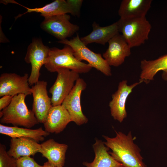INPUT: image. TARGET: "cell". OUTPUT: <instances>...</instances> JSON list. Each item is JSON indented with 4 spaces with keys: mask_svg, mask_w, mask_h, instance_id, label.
I'll return each mask as SVG.
<instances>
[{
    "mask_svg": "<svg viewBox=\"0 0 167 167\" xmlns=\"http://www.w3.org/2000/svg\"><path fill=\"white\" fill-rule=\"evenodd\" d=\"M26 96L21 94L13 97L10 104L0 112L1 124L30 128L39 123L32 110L27 106L25 101Z\"/></svg>",
    "mask_w": 167,
    "mask_h": 167,
    "instance_id": "7a4b0ae2",
    "label": "cell"
},
{
    "mask_svg": "<svg viewBox=\"0 0 167 167\" xmlns=\"http://www.w3.org/2000/svg\"><path fill=\"white\" fill-rule=\"evenodd\" d=\"M141 72L139 81L148 84L154 79L155 75L162 71V77L167 81V54L154 60L143 59L140 62Z\"/></svg>",
    "mask_w": 167,
    "mask_h": 167,
    "instance_id": "9a60e30c",
    "label": "cell"
},
{
    "mask_svg": "<svg viewBox=\"0 0 167 167\" xmlns=\"http://www.w3.org/2000/svg\"><path fill=\"white\" fill-rule=\"evenodd\" d=\"M16 167H43L30 156H25L16 159Z\"/></svg>",
    "mask_w": 167,
    "mask_h": 167,
    "instance_id": "cb8c5ba5",
    "label": "cell"
},
{
    "mask_svg": "<svg viewBox=\"0 0 167 167\" xmlns=\"http://www.w3.org/2000/svg\"><path fill=\"white\" fill-rule=\"evenodd\" d=\"M152 2V0H123L118 14L122 19L146 17Z\"/></svg>",
    "mask_w": 167,
    "mask_h": 167,
    "instance_id": "44dd1931",
    "label": "cell"
},
{
    "mask_svg": "<svg viewBox=\"0 0 167 167\" xmlns=\"http://www.w3.org/2000/svg\"><path fill=\"white\" fill-rule=\"evenodd\" d=\"M27 73L20 76L15 73H3L0 76V96L10 95L14 96L23 94H32L28 83Z\"/></svg>",
    "mask_w": 167,
    "mask_h": 167,
    "instance_id": "30bf717a",
    "label": "cell"
},
{
    "mask_svg": "<svg viewBox=\"0 0 167 167\" xmlns=\"http://www.w3.org/2000/svg\"><path fill=\"white\" fill-rule=\"evenodd\" d=\"M67 14L45 18L41 24V28L60 40L66 39L76 33L79 26L70 21Z\"/></svg>",
    "mask_w": 167,
    "mask_h": 167,
    "instance_id": "ba28073f",
    "label": "cell"
},
{
    "mask_svg": "<svg viewBox=\"0 0 167 167\" xmlns=\"http://www.w3.org/2000/svg\"><path fill=\"white\" fill-rule=\"evenodd\" d=\"M117 22L119 32L131 48L140 46L148 39L152 26L146 17L120 18Z\"/></svg>",
    "mask_w": 167,
    "mask_h": 167,
    "instance_id": "277c9868",
    "label": "cell"
},
{
    "mask_svg": "<svg viewBox=\"0 0 167 167\" xmlns=\"http://www.w3.org/2000/svg\"><path fill=\"white\" fill-rule=\"evenodd\" d=\"M71 122L70 114L61 105L51 106L43 124L45 131L47 132L58 134L62 131Z\"/></svg>",
    "mask_w": 167,
    "mask_h": 167,
    "instance_id": "5bb4252c",
    "label": "cell"
},
{
    "mask_svg": "<svg viewBox=\"0 0 167 167\" xmlns=\"http://www.w3.org/2000/svg\"><path fill=\"white\" fill-rule=\"evenodd\" d=\"M92 27V31L88 35L80 38L86 45L93 43L105 45L119 33L117 22L105 27L100 26L94 22Z\"/></svg>",
    "mask_w": 167,
    "mask_h": 167,
    "instance_id": "d6986e66",
    "label": "cell"
},
{
    "mask_svg": "<svg viewBox=\"0 0 167 167\" xmlns=\"http://www.w3.org/2000/svg\"><path fill=\"white\" fill-rule=\"evenodd\" d=\"M47 70L51 72H57L60 68H65L79 74L86 73L92 67L89 64L77 60L74 55V51L70 46L66 45L62 49L50 48L47 61L44 65Z\"/></svg>",
    "mask_w": 167,
    "mask_h": 167,
    "instance_id": "3957f363",
    "label": "cell"
},
{
    "mask_svg": "<svg viewBox=\"0 0 167 167\" xmlns=\"http://www.w3.org/2000/svg\"><path fill=\"white\" fill-rule=\"evenodd\" d=\"M43 167H63V166H56L53 165L48 161L44 163Z\"/></svg>",
    "mask_w": 167,
    "mask_h": 167,
    "instance_id": "4316f807",
    "label": "cell"
},
{
    "mask_svg": "<svg viewBox=\"0 0 167 167\" xmlns=\"http://www.w3.org/2000/svg\"><path fill=\"white\" fill-rule=\"evenodd\" d=\"M41 144L35 140L26 138H11L10 140V148L7 153L17 159L25 156H34L40 152Z\"/></svg>",
    "mask_w": 167,
    "mask_h": 167,
    "instance_id": "e0dca14e",
    "label": "cell"
},
{
    "mask_svg": "<svg viewBox=\"0 0 167 167\" xmlns=\"http://www.w3.org/2000/svg\"><path fill=\"white\" fill-rule=\"evenodd\" d=\"M142 83L139 81L128 85L126 80L119 82L118 89L112 95V99L109 104L111 115L114 120L122 122L126 117V104L127 99L133 89Z\"/></svg>",
    "mask_w": 167,
    "mask_h": 167,
    "instance_id": "8fae6325",
    "label": "cell"
},
{
    "mask_svg": "<svg viewBox=\"0 0 167 167\" xmlns=\"http://www.w3.org/2000/svg\"><path fill=\"white\" fill-rule=\"evenodd\" d=\"M47 82L39 80L31 88L33 97L32 111L39 123H44L52 106L48 94Z\"/></svg>",
    "mask_w": 167,
    "mask_h": 167,
    "instance_id": "7c38bea8",
    "label": "cell"
},
{
    "mask_svg": "<svg viewBox=\"0 0 167 167\" xmlns=\"http://www.w3.org/2000/svg\"><path fill=\"white\" fill-rule=\"evenodd\" d=\"M68 148L67 145L58 143L53 139H50L41 144L40 152L53 165L63 166Z\"/></svg>",
    "mask_w": 167,
    "mask_h": 167,
    "instance_id": "2e32d148",
    "label": "cell"
},
{
    "mask_svg": "<svg viewBox=\"0 0 167 167\" xmlns=\"http://www.w3.org/2000/svg\"><path fill=\"white\" fill-rule=\"evenodd\" d=\"M109 46L103 55L110 66H119L131 54V49L122 35H116L108 42Z\"/></svg>",
    "mask_w": 167,
    "mask_h": 167,
    "instance_id": "4fadbf2b",
    "label": "cell"
},
{
    "mask_svg": "<svg viewBox=\"0 0 167 167\" xmlns=\"http://www.w3.org/2000/svg\"><path fill=\"white\" fill-rule=\"evenodd\" d=\"M67 2L72 7L75 13V16H79L82 5V0H67Z\"/></svg>",
    "mask_w": 167,
    "mask_h": 167,
    "instance_id": "d4e9b609",
    "label": "cell"
},
{
    "mask_svg": "<svg viewBox=\"0 0 167 167\" xmlns=\"http://www.w3.org/2000/svg\"><path fill=\"white\" fill-rule=\"evenodd\" d=\"M92 147L94 159L91 163L84 162L83 164L86 167H123L110 155L109 152L110 149L102 140L96 139Z\"/></svg>",
    "mask_w": 167,
    "mask_h": 167,
    "instance_id": "ffe728a7",
    "label": "cell"
},
{
    "mask_svg": "<svg viewBox=\"0 0 167 167\" xmlns=\"http://www.w3.org/2000/svg\"><path fill=\"white\" fill-rule=\"evenodd\" d=\"M49 49L39 39H34L28 46L24 60L31 65V72L28 78L30 85L32 86L39 81L40 69L47 61Z\"/></svg>",
    "mask_w": 167,
    "mask_h": 167,
    "instance_id": "52a82bcc",
    "label": "cell"
},
{
    "mask_svg": "<svg viewBox=\"0 0 167 167\" xmlns=\"http://www.w3.org/2000/svg\"><path fill=\"white\" fill-rule=\"evenodd\" d=\"M9 2L18 4L25 8L27 11L23 14H19L15 17V19L28 13L36 12L40 13V15L45 18L53 16L70 13L75 16L74 11L67 1L56 0L40 8H30L26 7L13 0H10Z\"/></svg>",
    "mask_w": 167,
    "mask_h": 167,
    "instance_id": "ac0fdd59",
    "label": "cell"
},
{
    "mask_svg": "<svg viewBox=\"0 0 167 167\" xmlns=\"http://www.w3.org/2000/svg\"><path fill=\"white\" fill-rule=\"evenodd\" d=\"M0 133L11 138H26L32 139L37 142L42 141L45 137L48 136L49 133L44 130L42 127L32 129L17 126H9L0 124Z\"/></svg>",
    "mask_w": 167,
    "mask_h": 167,
    "instance_id": "7402d4cb",
    "label": "cell"
},
{
    "mask_svg": "<svg viewBox=\"0 0 167 167\" xmlns=\"http://www.w3.org/2000/svg\"><path fill=\"white\" fill-rule=\"evenodd\" d=\"M58 75L49 92L52 106L61 105L64 99L74 87L76 81L80 78L78 73L65 68H60L57 71Z\"/></svg>",
    "mask_w": 167,
    "mask_h": 167,
    "instance_id": "8992f818",
    "label": "cell"
},
{
    "mask_svg": "<svg viewBox=\"0 0 167 167\" xmlns=\"http://www.w3.org/2000/svg\"><path fill=\"white\" fill-rule=\"evenodd\" d=\"M13 97L10 95H5L0 98V111L6 107L10 104Z\"/></svg>",
    "mask_w": 167,
    "mask_h": 167,
    "instance_id": "484cf974",
    "label": "cell"
},
{
    "mask_svg": "<svg viewBox=\"0 0 167 167\" xmlns=\"http://www.w3.org/2000/svg\"><path fill=\"white\" fill-rule=\"evenodd\" d=\"M16 159L9 155L5 146L0 144V167H16Z\"/></svg>",
    "mask_w": 167,
    "mask_h": 167,
    "instance_id": "603a6c76",
    "label": "cell"
},
{
    "mask_svg": "<svg viewBox=\"0 0 167 167\" xmlns=\"http://www.w3.org/2000/svg\"><path fill=\"white\" fill-rule=\"evenodd\" d=\"M86 87L87 84L84 79L79 78L62 104L70 114L71 122L78 126L86 124L88 121L82 112L81 105L82 92L86 89Z\"/></svg>",
    "mask_w": 167,
    "mask_h": 167,
    "instance_id": "9c48e42d",
    "label": "cell"
},
{
    "mask_svg": "<svg viewBox=\"0 0 167 167\" xmlns=\"http://www.w3.org/2000/svg\"><path fill=\"white\" fill-rule=\"evenodd\" d=\"M70 46L73 50L74 55L78 61L85 60L92 67L100 71L105 75H112L110 66L100 54L96 53L89 49L81 41L78 34L70 40L67 39L58 41Z\"/></svg>",
    "mask_w": 167,
    "mask_h": 167,
    "instance_id": "5b68a950",
    "label": "cell"
},
{
    "mask_svg": "<svg viewBox=\"0 0 167 167\" xmlns=\"http://www.w3.org/2000/svg\"><path fill=\"white\" fill-rule=\"evenodd\" d=\"M115 137L110 138L105 135L103 137L106 141L105 145L112 152L110 155L123 167H146L140 154V149L134 142L131 131L127 135L115 131Z\"/></svg>",
    "mask_w": 167,
    "mask_h": 167,
    "instance_id": "6da1fadb",
    "label": "cell"
}]
</instances>
